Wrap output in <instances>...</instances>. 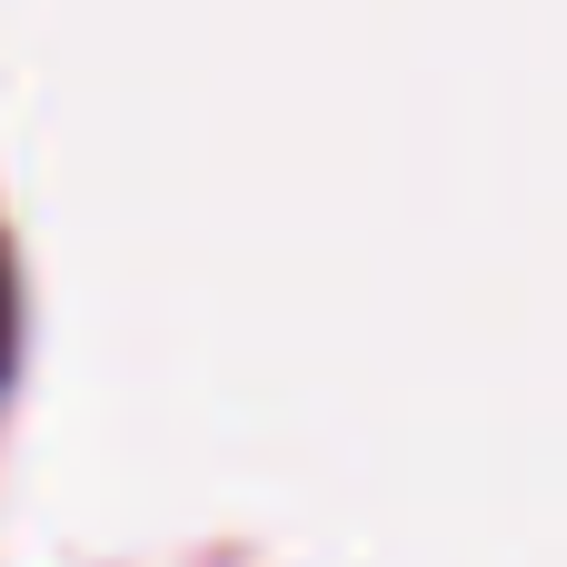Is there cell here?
<instances>
[{
	"label": "cell",
	"mask_w": 567,
	"mask_h": 567,
	"mask_svg": "<svg viewBox=\"0 0 567 567\" xmlns=\"http://www.w3.org/2000/svg\"><path fill=\"white\" fill-rule=\"evenodd\" d=\"M0 349H10V279H0Z\"/></svg>",
	"instance_id": "6da1fadb"
}]
</instances>
